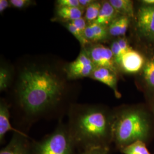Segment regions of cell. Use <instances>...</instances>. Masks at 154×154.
<instances>
[{
    "label": "cell",
    "instance_id": "obj_1",
    "mask_svg": "<svg viewBox=\"0 0 154 154\" xmlns=\"http://www.w3.org/2000/svg\"><path fill=\"white\" fill-rule=\"evenodd\" d=\"M65 65L44 60L23 64L17 73L13 88L16 103L29 119H35L62 105L69 91Z\"/></svg>",
    "mask_w": 154,
    "mask_h": 154
},
{
    "label": "cell",
    "instance_id": "obj_2",
    "mask_svg": "<svg viewBox=\"0 0 154 154\" xmlns=\"http://www.w3.org/2000/svg\"><path fill=\"white\" fill-rule=\"evenodd\" d=\"M114 118L98 106L72 105L67 128L74 143L85 149L106 146V140L112 138Z\"/></svg>",
    "mask_w": 154,
    "mask_h": 154
},
{
    "label": "cell",
    "instance_id": "obj_3",
    "mask_svg": "<svg viewBox=\"0 0 154 154\" xmlns=\"http://www.w3.org/2000/svg\"><path fill=\"white\" fill-rule=\"evenodd\" d=\"M149 129V119L143 111L126 109L114 115L112 138L122 149L133 142L146 139Z\"/></svg>",
    "mask_w": 154,
    "mask_h": 154
},
{
    "label": "cell",
    "instance_id": "obj_4",
    "mask_svg": "<svg viewBox=\"0 0 154 154\" xmlns=\"http://www.w3.org/2000/svg\"><path fill=\"white\" fill-rule=\"evenodd\" d=\"M74 142L67 126L61 125L35 146V154H72Z\"/></svg>",
    "mask_w": 154,
    "mask_h": 154
},
{
    "label": "cell",
    "instance_id": "obj_5",
    "mask_svg": "<svg viewBox=\"0 0 154 154\" xmlns=\"http://www.w3.org/2000/svg\"><path fill=\"white\" fill-rule=\"evenodd\" d=\"M65 71L69 81H74L91 76L96 68L84 48H81L74 61L65 65Z\"/></svg>",
    "mask_w": 154,
    "mask_h": 154
},
{
    "label": "cell",
    "instance_id": "obj_6",
    "mask_svg": "<svg viewBox=\"0 0 154 154\" xmlns=\"http://www.w3.org/2000/svg\"><path fill=\"white\" fill-rule=\"evenodd\" d=\"M84 49L96 67L108 68L119 72L118 66L110 48L102 44H89Z\"/></svg>",
    "mask_w": 154,
    "mask_h": 154
},
{
    "label": "cell",
    "instance_id": "obj_7",
    "mask_svg": "<svg viewBox=\"0 0 154 154\" xmlns=\"http://www.w3.org/2000/svg\"><path fill=\"white\" fill-rule=\"evenodd\" d=\"M136 29L145 41L154 43V5L142 4L136 15Z\"/></svg>",
    "mask_w": 154,
    "mask_h": 154
},
{
    "label": "cell",
    "instance_id": "obj_8",
    "mask_svg": "<svg viewBox=\"0 0 154 154\" xmlns=\"http://www.w3.org/2000/svg\"><path fill=\"white\" fill-rule=\"evenodd\" d=\"M146 62L144 55L132 47L122 55L118 63L119 71L127 74H135L142 70Z\"/></svg>",
    "mask_w": 154,
    "mask_h": 154
},
{
    "label": "cell",
    "instance_id": "obj_9",
    "mask_svg": "<svg viewBox=\"0 0 154 154\" xmlns=\"http://www.w3.org/2000/svg\"><path fill=\"white\" fill-rule=\"evenodd\" d=\"M90 78L109 87L117 98L121 97V94L118 88V73L108 68L96 67Z\"/></svg>",
    "mask_w": 154,
    "mask_h": 154
},
{
    "label": "cell",
    "instance_id": "obj_10",
    "mask_svg": "<svg viewBox=\"0 0 154 154\" xmlns=\"http://www.w3.org/2000/svg\"><path fill=\"white\" fill-rule=\"evenodd\" d=\"M84 35L90 44H102L110 38L107 27L95 23L88 25Z\"/></svg>",
    "mask_w": 154,
    "mask_h": 154
},
{
    "label": "cell",
    "instance_id": "obj_11",
    "mask_svg": "<svg viewBox=\"0 0 154 154\" xmlns=\"http://www.w3.org/2000/svg\"><path fill=\"white\" fill-rule=\"evenodd\" d=\"M26 137V135L15 133L9 144L1 149L0 154H30L25 140Z\"/></svg>",
    "mask_w": 154,
    "mask_h": 154
},
{
    "label": "cell",
    "instance_id": "obj_12",
    "mask_svg": "<svg viewBox=\"0 0 154 154\" xmlns=\"http://www.w3.org/2000/svg\"><path fill=\"white\" fill-rule=\"evenodd\" d=\"M85 11V10L79 8L56 6L55 15L52 21L61 22V23L72 22L82 17Z\"/></svg>",
    "mask_w": 154,
    "mask_h": 154
},
{
    "label": "cell",
    "instance_id": "obj_13",
    "mask_svg": "<svg viewBox=\"0 0 154 154\" xmlns=\"http://www.w3.org/2000/svg\"><path fill=\"white\" fill-rule=\"evenodd\" d=\"M14 131L15 133L26 135L24 133L14 128L10 122L9 107L4 99H1L0 102V140L2 141L6 134L9 131Z\"/></svg>",
    "mask_w": 154,
    "mask_h": 154
},
{
    "label": "cell",
    "instance_id": "obj_14",
    "mask_svg": "<svg viewBox=\"0 0 154 154\" xmlns=\"http://www.w3.org/2000/svg\"><path fill=\"white\" fill-rule=\"evenodd\" d=\"M131 18L128 17L119 15L108 26V32L110 37L120 38L126 37L129 28Z\"/></svg>",
    "mask_w": 154,
    "mask_h": 154
},
{
    "label": "cell",
    "instance_id": "obj_15",
    "mask_svg": "<svg viewBox=\"0 0 154 154\" xmlns=\"http://www.w3.org/2000/svg\"><path fill=\"white\" fill-rule=\"evenodd\" d=\"M141 75L145 88L154 94V54L146 58V62L141 71Z\"/></svg>",
    "mask_w": 154,
    "mask_h": 154
},
{
    "label": "cell",
    "instance_id": "obj_16",
    "mask_svg": "<svg viewBox=\"0 0 154 154\" xmlns=\"http://www.w3.org/2000/svg\"><path fill=\"white\" fill-rule=\"evenodd\" d=\"M119 15L111 5L109 1H102V7L98 17L94 23L108 28L110 23Z\"/></svg>",
    "mask_w": 154,
    "mask_h": 154
},
{
    "label": "cell",
    "instance_id": "obj_17",
    "mask_svg": "<svg viewBox=\"0 0 154 154\" xmlns=\"http://www.w3.org/2000/svg\"><path fill=\"white\" fill-rule=\"evenodd\" d=\"M131 48V47L130 46L128 41L126 37L117 38L111 42L110 45V49L113 53L118 66L122 55Z\"/></svg>",
    "mask_w": 154,
    "mask_h": 154
},
{
    "label": "cell",
    "instance_id": "obj_18",
    "mask_svg": "<svg viewBox=\"0 0 154 154\" xmlns=\"http://www.w3.org/2000/svg\"><path fill=\"white\" fill-rule=\"evenodd\" d=\"M111 5L120 15L134 18V1L131 0H109Z\"/></svg>",
    "mask_w": 154,
    "mask_h": 154
},
{
    "label": "cell",
    "instance_id": "obj_19",
    "mask_svg": "<svg viewBox=\"0 0 154 154\" xmlns=\"http://www.w3.org/2000/svg\"><path fill=\"white\" fill-rule=\"evenodd\" d=\"M14 71L11 67L2 64L0 67V91H4L9 88L14 79Z\"/></svg>",
    "mask_w": 154,
    "mask_h": 154
},
{
    "label": "cell",
    "instance_id": "obj_20",
    "mask_svg": "<svg viewBox=\"0 0 154 154\" xmlns=\"http://www.w3.org/2000/svg\"><path fill=\"white\" fill-rule=\"evenodd\" d=\"M102 7V1H95L85 9L84 18L88 25L93 23L97 19Z\"/></svg>",
    "mask_w": 154,
    "mask_h": 154
},
{
    "label": "cell",
    "instance_id": "obj_21",
    "mask_svg": "<svg viewBox=\"0 0 154 154\" xmlns=\"http://www.w3.org/2000/svg\"><path fill=\"white\" fill-rule=\"evenodd\" d=\"M124 154H150L143 141L138 140L124 147L121 149Z\"/></svg>",
    "mask_w": 154,
    "mask_h": 154
},
{
    "label": "cell",
    "instance_id": "obj_22",
    "mask_svg": "<svg viewBox=\"0 0 154 154\" xmlns=\"http://www.w3.org/2000/svg\"><path fill=\"white\" fill-rule=\"evenodd\" d=\"M65 28H66L67 30L72 34V35L77 39L78 42L80 43L81 48H85L87 45L90 44L85 37V35L80 32L77 28H75L70 22H65L61 23Z\"/></svg>",
    "mask_w": 154,
    "mask_h": 154
},
{
    "label": "cell",
    "instance_id": "obj_23",
    "mask_svg": "<svg viewBox=\"0 0 154 154\" xmlns=\"http://www.w3.org/2000/svg\"><path fill=\"white\" fill-rule=\"evenodd\" d=\"M11 8L18 9L28 8L35 5V1L33 0H9Z\"/></svg>",
    "mask_w": 154,
    "mask_h": 154
},
{
    "label": "cell",
    "instance_id": "obj_24",
    "mask_svg": "<svg viewBox=\"0 0 154 154\" xmlns=\"http://www.w3.org/2000/svg\"><path fill=\"white\" fill-rule=\"evenodd\" d=\"M55 5L57 7L81 8L79 0H57L55 1Z\"/></svg>",
    "mask_w": 154,
    "mask_h": 154
},
{
    "label": "cell",
    "instance_id": "obj_25",
    "mask_svg": "<svg viewBox=\"0 0 154 154\" xmlns=\"http://www.w3.org/2000/svg\"><path fill=\"white\" fill-rule=\"evenodd\" d=\"M70 22L80 32H81L83 34H84L85 31L88 25V23L86 21V20L85 19L84 17L79 18Z\"/></svg>",
    "mask_w": 154,
    "mask_h": 154
},
{
    "label": "cell",
    "instance_id": "obj_26",
    "mask_svg": "<svg viewBox=\"0 0 154 154\" xmlns=\"http://www.w3.org/2000/svg\"><path fill=\"white\" fill-rule=\"evenodd\" d=\"M81 154H108V149L106 146H100L85 149Z\"/></svg>",
    "mask_w": 154,
    "mask_h": 154
},
{
    "label": "cell",
    "instance_id": "obj_27",
    "mask_svg": "<svg viewBox=\"0 0 154 154\" xmlns=\"http://www.w3.org/2000/svg\"><path fill=\"white\" fill-rule=\"evenodd\" d=\"M9 8H11L9 1L0 0V13L2 14L4 11Z\"/></svg>",
    "mask_w": 154,
    "mask_h": 154
},
{
    "label": "cell",
    "instance_id": "obj_28",
    "mask_svg": "<svg viewBox=\"0 0 154 154\" xmlns=\"http://www.w3.org/2000/svg\"><path fill=\"white\" fill-rule=\"evenodd\" d=\"M94 1V0H79L81 8L85 11L88 6L93 4Z\"/></svg>",
    "mask_w": 154,
    "mask_h": 154
},
{
    "label": "cell",
    "instance_id": "obj_29",
    "mask_svg": "<svg viewBox=\"0 0 154 154\" xmlns=\"http://www.w3.org/2000/svg\"><path fill=\"white\" fill-rule=\"evenodd\" d=\"M140 2L145 5H154V0H142Z\"/></svg>",
    "mask_w": 154,
    "mask_h": 154
},
{
    "label": "cell",
    "instance_id": "obj_30",
    "mask_svg": "<svg viewBox=\"0 0 154 154\" xmlns=\"http://www.w3.org/2000/svg\"><path fill=\"white\" fill-rule=\"evenodd\" d=\"M153 111H154V106H153Z\"/></svg>",
    "mask_w": 154,
    "mask_h": 154
}]
</instances>
